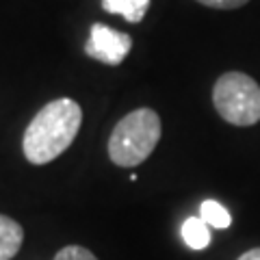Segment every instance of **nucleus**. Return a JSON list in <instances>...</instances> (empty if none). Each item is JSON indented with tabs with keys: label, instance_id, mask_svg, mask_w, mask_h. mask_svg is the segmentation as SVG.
<instances>
[{
	"label": "nucleus",
	"instance_id": "9b49d317",
	"mask_svg": "<svg viewBox=\"0 0 260 260\" xmlns=\"http://www.w3.org/2000/svg\"><path fill=\"white\" fill-rule=\"evenodd\" d=\"M237 260H260V247H254V249L245 251V254H241Z\"/></svg>",
	"mask_w": 260,
	"mask_h": 260
},
{
	"label": "nucleus",
	"instance_id": "0eeeda50",
	"mask_svg": "<svg viewBox=\"0 0 260 260\" xmlns=\"http://www.w3.org/2000/svg\"><path fill=\"white\" fill-rule=\"evenodd\" d=\"M182 239L186 243V247L202 251L210 245V230H208V225L202 221V217H189L182 223Z\"/></svg>",
	"mask_w": 260,
	"mask_h": 260
},
{
	"label": "nucleus",
	"instance_id": "6e6552de",
	"mask_svg": "<svg viewBox=\"0 0 260 260\" xmlns=\"http://www.w3.org/2000/svg\"><path fill=\"white\" fill-rule=\"evenodd\" d=\"M200 217H202V221H204L206 225L217 228V230H225V228H230V223H232L230 213H228V210L215 200H204L202 202Z\"/></svg>",
	"mask_w": 260,
	"mask_h": 260
},
{
	"label": "nucleus",
	"instance_id": "f257e3e1",
	"mask_svg": "<svg viewBox=\"0 0 260 260\" xmlns=\"http://www.w3.org/2000/svg\"><path fill=\"white\" fill-rule=\"evenodd\" d=\"M80 124H83V111L72 98H56L48 102L32 117L24 133L22 150L26 160L32 165H46L59 158L74 143Z\"/></svg>",
	"mask_w": 260,
	"mask_h": 260
},
{
	"label": "nucleus",
	"instance_id": "7ed1b4c3",
	"mask_svg": "<svg viewBox=\"0 0 260 260\" xmlns=\"http://www.w3.org/2000/svg\"><path fill=\"white\" fill-rule=\"evenodd\" d=\"M217 113L232 126H254L260 121V85L243 72H228L213 87Z\"/></svg>",
	"mask_w": 260,
	"mask_h": 260
},
{
	"label": "nucleus",
	"instance_id": "9d476101",
	"mask_svg": "<svg viewBox=\"0 0 260 260\" xmlns=\"http://www.w3.org/2000/svg\"><path fill=\"white\" fill-rule=\"evenodd\" d=\"M200 5H204V7H210V9H239V7L243 5H247L249 0H198Z\"/></svg>",
	"mask_w": 260,
	"mask_h": 260
},
{
	"label": "nucleus",
	"instance_id": "1a4fd4ad",
	"mask_svg": "<svg viewBox=\"0 0 260 260\" xmlns=\"http://www.w3.org/2000/svg\"><path fill=\"white\" fill-rule=\"evenodd\" d=\"M54 260H98V258H95L87 247L68 245V247H63L59 254L54 256Z\"/></svg>",
	"mask_w": 260,
	"mask_h": 260
},
{
	"label": "nucleus",
	"instance_id": "39448f33",
	"mask_svg": "<svg viewBox=\"0 0 260 260\" xmlns=\"http://www.w3.org/2000/svg\"><path fill=\"white\" fill-rule=\"evenodd\" d=\"M24 230L15 219L0 215V260H11L20 251Z\"/></svg>",
	"mask_w": 260,
	"mask_h": 260
},
{
	"label": "nucleus",
	"instance_id": "f03ea898",
	"mask_svg": "<svg viewBox=\"0 0 260 260\" xmlns=\"http://www.w3.org/2000/svg\"><path fill=\"white\" fill-rule=\"evenodd\" d=\"M160 139V117L152 109H137L113 128L109 158L117 167H137L150 156Z\"/></svg>",
	"mask_w": 260,
	"mask_h": 260
},
{
	"label": "nucleus",
	"instance_id": "20e7f679",
	"mask_svg": "<svg viewBox=\"0 0 260 260\" xmlns=\"http://www.w3.org/2000/svg\"><path fill=\"white\" fill-rule=\"evenodd\" d=\"M130 48H133V37L130 35L111 28L107 24H93L85 44V52L100 63L119 65L128 56Z\"/></svg>",
	"mask_w": 260,
	"mask_h": 260
},
{
	"label": "nucleus",
	"instance_id": "423d86ee",
	"mask_svg": "<svg viewBox=\"0 0 260 260\" xmlns=\"http://www.w3.org/2000/svg\"><path fill=\"white\" fill-rule=\"evenodd\" d=\"M152 0H102V9L121 15L130 24H139L150 9Z\"/></svg>",
	"mask_w": 260,
	"mask_h": 260
}]
</instances>
